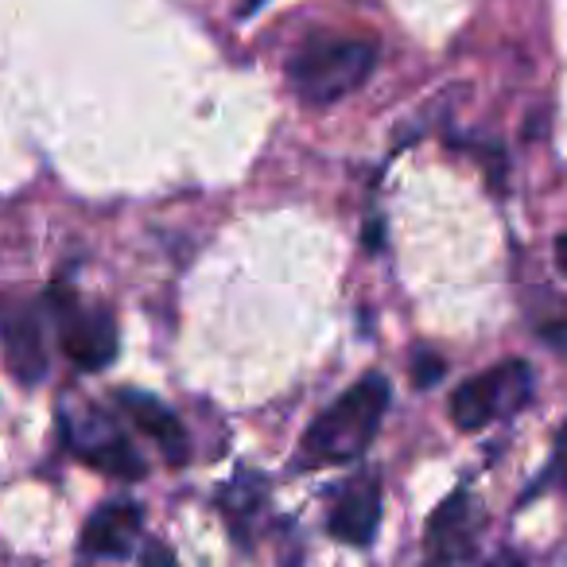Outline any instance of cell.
<instances>
[{
  "instance_id": "6da1fadb",
  "label": "cell",
  "mask_w": 567,
  "mask_h": 567,
  "mask_svg": "<svg viewBox=\"0 0 567 567\" xmlns=\"http://www.w3.org/2000/svg\"><path fill=\"white\" fill-rule=\"evenodd\" d=\"M389 409V381L381 373H365L350 385L331 409L316 416L303 432V458L308 463H350L373 443L381 416Z\"/></svg>"
},
{
  "instance_id": "7a4b0ae2",
  "label": "cell",
  "mask_w": 567,
  "mask_h": 567,
  "mask_svg": "<svg viewBox=\"0 0 567 567\" xmlns=\"http://www.w3.org/2000/svg\"><path fill=\"white\" fill-rule=\"evenodd\" d=\"M378 66V48L370 40H316L300 48L288 63L296 94L311 105H331L354 94Z\"/></svg>"
},
{
  "instance_id": "3957f363",
  "label": "cell",
  "mask_w": 567,
  "mask_h": 567,
  "mask_svg": "<svg viewBox=\"0 0 567 567\" xmlns=\"http://www.w3.org/2000/svg\"><path fill=\"white\" fill-rule=\"evenodd\" d=\"M528 389H533V378H528L525 362H505L497 370H486L478 378H471L466 385L455 389L451 396V420L463 432H478L486 427L494 416H502L505 409H520L528 401Z\"/></svg>"
},
{
  "instance_id": "277c9868",
  "label": "cell",
  "mask_w": 567,
  "mask_h": 567,
  "mask_svg": "<svg viewBox=\"0 0 567 567\" xmlns=\"http://www.w3.org/2000/svg\"><path fill=\"white\" fill-rule=\"evenodd\" d=\"M59 342L79 370H105L121 347L117 323H113L110 311L79 308L71 296H63V311H59Z\"/></svg>"
},
{
  "instance_id": "5b68a950",
  "label": "cell",
  "mask_w": 567,
  "mask_h": 567,
  "mask_svg": "<svg viewBox=\"0 0 567 567\" xmlns=\"http://www.w3.org/2000/svg\"><path fill=\"white\" fill-rule=\"evenodd\" d=\"M0 347H4V365L17 385H40L48 378V342L32 311L17 308L0 316Z\"/></svg>"
},
{
  "instance_id": "8992f818",
  "label": "cell",
  "mask_w": 567,
  "mask_h": 567,
  "mask_svg": "<svg viewBox=\"0 0 567 567\" xmlns=\"http://www.w3.org/2000/svg\"><path fill=\"white\" fill-rule=\"evenodd\" d=\"M121 404L125 412L133 416V424L148 435L152 443L159 447V455L167 458L172 466H183L190 458V443H187V432H183L179 416L172 409H164L159 401L144 393H121Z\"/></svg>"
},
{
  "instance_id": "52a82bcc",
  "label": "cell",
  "mask_w": 567,
  "mask_h": 567,
  "mask_svg": "<svg viewBox=\"0 0 567 567\" xmlns=\"http://www.w3.org/2000/svg\"><path fill=\"white\" fill-rule=\"evenodd\" d=\"M381 520V489L373 478L350 482L331 513V536L342 544H370Z\"/></svg>"
},
{
  "instance_id": "ba28073f",
  "label": "cell",
  "mask_w": 567,
  "mask_h": 567,
  "mask_svg": "<svg viewBox=\"0 0 567 567\" xmlns=\"http://www.w3.org/2000/svg\"><path fill=\"white\" fill-rule=\"evenodd\" d=\"M136 533H141V509L133 502H105L94 517L86 520L82 533V548L94 556H125L133 548Z\"/></svg>"
},
{
  "instance_id": "9c48e42d",
  "label": "cell",
  "mask_w": 567,
  "mask_h": 567,
  "mask_svg": "<svg viewBox=\"0 0 567 567\" xmlns=\"http://www.w3.org/2000/svg\"><path fill=\"white\" fill-rule=\"evenodd\" d=\"M74 451H79L82 463H90L102 474H113V478L136 482L144 474V458L128 447L125 435H97V440H90V443H79Z\"/></svg>"
},
{
  "instance_id": "30bf717a",
  "label": "cell",
  "mask_w": 567,
  "mask_h": 567,
  "mask_svg": "<svg viewBox=\"0 0 567 567\" xmlns=\"http://www.w3.org/2000/svg\"><path fill=\"white\" fill-rule=\"evenodd\" d=\"M443 373H447V362H443L440 354H432V350H420V354L412 358V381H416L420 389L435 385Z\"/></svg>"
},
{
  "instance_id": "8fae6325",
  "label": "cell",
  "mask_w": 567,
  "mask_h": 567,
  "mask_svg": "<svg viewBox=\"0 0 567 567\" xmlns=\"http://www.w3.org/2000/svg\"><path fill=\"white\" fill-rule=\"evenodd\" d=\"M141 567H175V556L164 548V544H148L141 556Z\"/></svg>"
},
{
  "instance_id": "7c38bea8",
  "label": "cell",
  "mask_w": 567,
  "mask_h": 567,
  "mask_svg": "<svg viewBox=\"0 0 567 567\" xmlns=\"http://www.w3.org/2000/svg\"><path fill=\"white\" fill-rule=\"evenodd\" d=\"M544 339L556 342V350H567V327H544Z\"/></svg>"
},
{
  "instance_id": "4fadbf2b",
  "label": "cell",
  "mask_w": 567,
  "mask_h": 567,
  "mask_svg": "<svg viewBox=\"0 0 567 567\" xmlns=\"http://www.w3.org/2000/svg\"><path fill=\"white\" fill-rule=\"evenodd\" d=\"M556 260H559V268H564V272H567V234L556 241Z\"/></svg>"
},
{
  "instance_id": "5bb4252c",
  "label": "cell",
  "mask_w": 567,
  "mask_h": 567,
  "mask_svg": "<svg viewBox=\"0 0 567 567\" xmlns=\"http://www.w3.org/2000/svg\"><path fill=\"white\" fill-rule=\"evenodd\" d=\"M260 9V0H245L241 4V17H249V12H257Z\"/></svg>"
}]
</instances>
